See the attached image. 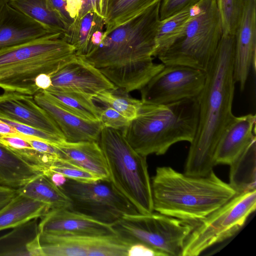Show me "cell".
<instances>
[{
	"label": "cell",
	"instance_id": "obj_1",
	"mask_svg": "<svg viewBox=\"0 0 256 256\" xmlns=\"http://www.w3.org/2000/svg\"><path fill=\"white\" fill-rule=\"evenodd\" d=\"M161 0L108 34L101 44L80 56L116 88L140 90L164 66L153 62Z\"/></svg>",
	"mask_w": 256,
	"mask_h": 256
},
{
	"label": "cell",
	"instance_id": "obj_2",
	"mask_svg": "<svg viewBox=\"0 0 256 256\" xmlns=\"http://www.w3.org/2000/svg\"><path fill=\"white\" fill-rule=\"evenodd\" d=\"M235 36L222 34L214 56L205 71L204 86L198 96L199 116L190 144L184 174L204 176L215 166L214 156L218 141L234 117L232 112L235 84L234 61Z\"/></svg>",
	"mask_w": 256,
	"mask_h": 256
},
{
	"label": "cell",
	"instance_id": "obj_3",
	"mask_svg": "<svg viewBox=\"0 0 256 256\" xmlns=\"http://www.w3.org/2000/svg\"><path fill=\"white\" fill-rule=\"evenodd\" d=\"M154 210L180 220L200 221L236 194L213 170L192 176L159 166L151 182Z\"/></svg>",
	"mask_w": 256,
	"mask_h": 256
},
{
	"label": "cell",
	"instance_id": "obj_4",
	"mask_svg": "<svg viewBox=\"0 0 256 256\" xmlns=\"http://www.w3.org/2000/svg\"><path fill=\"white\" fill-rule=\"evenodd\" d=\"M198 116V97L166 104L142 102L136 116L122 132L138 154L162 155L176 143L192 142Z\"/></svg>",
	"mask_w": 256,
	"mask_h": 256
},
{
	"label": "cell",
	"instance_id": "obj_5",
	"mask_svg": "<svg viewBox=\"0 0 256 256\" xmlns=\"http://www.w3.org/2000/svg\"><path fill=\"white\" fill-rule=\"evenodd\" d=\"M57 33L0 49V88L34 96L40 90L34 80L51 76L76 55L74 47Z\"/></svg>",
	"mask_w": 256,
	"mask_h": 256
},
{
	"label": "cell",
	"instance_id": "obj_6",
	"mask_svg": "<svg viewBox=\"0 0 256 256\" xmlns=\"http://www.w3.org/2000/svg\"><path fill=\"white\" fill-rule=\"evenodd\" d=\"M98 144L106 160L110 180L116 188L138 213L153 212L146 156L134 150L119 130L102 128Z\"/></svg>",
	"mask_w": 256,
	"mask_h": 256
},
{
	"label": "cell",
	"instance_id": "obj_7",
	"mask_svg": "<svg viewBox=\"0 0 256 256\" xmlns=\"http://www.w3.org/2000/svg\"><path fill=\"white\" fill-rule=\"evenodd\" d=\"M222 34L216 0H202L181 36L157 58L164 65H184L205 72Z\"/></svg>",
	"mask_w": 256,
	"mask_h": 256
},
{
	"label": "cell",
	"instance_id": "obj_8",
	"mask_svg": "<svg viewBox=\"0 0 256 256\" xmlns=\"http://www.w3.org/2000/svg\"><path fill=\"white\" fill-rule=\"evenodd\" d=\"M112 226L130 244H144L164 256H182L184 242L194 227L187 221L158 212L126 215Z\"/></svg>",
	"mask_w": 256,
	"mask_h": 256
},
{
	"label": "cell",
	"instance_id": "obj_9",
	"mask_svg": "<svg viewBox=\"0 0 256 256\" xmlns=\"http://www.w3.org/2000/svg\"><path fill=\"white\" fill-rule=\"evenodd\" d=\"M256 208V190L236 194L194 227L184 244L182 256H197L235 235Z\"/></svg>",
	"mask_w": 256,
	"mask_h": 256
},
{
	"label": "cell",
	"instance_id": "obj_10",
	"mask_svg": "<svg viewBox=\"0 0 256 256\" xmlns=\"http://www.w3.org/2000/svg\"><path fill=\"white\" fill-rule=\"evenodd\" d=\"M61 189L71 202L68 209L112 225L123 216L138 213L110 180L83 182L67 178Z\"/></svg>",
	"mask_w": 256,
	"mask_h": 256
},
{
	"label": "cell",
	"instance_id": "obj_11",
	"mask_svg": "<svg viewBox=\"0 0 256 256\" xmlns=\"http://www.w3.org/2000/svg\"><path fill=\"white\" fill-rule=\"evenodd\" d=\"M204 71L188 66L164 65L140 89L141 101L166 104L198 97L206 80Z\"/></svg>",
	"mask_w": 256,
	"mask_h": 256
},
{
	"label": "cell",
	"instance_id": "obj_12",
	"mask_svg": "<svg viewBox=\"0 0 256 256\" xmlns=\"http://www.w3.org/2000/svg\"><path fill=\"white\" fill-rule=\"evenodd\" d=\"M44 256H128L131 246L117 234L54 235L40 234Z\"/></svg>",
	"mask_w": 256,
	"mask_h": 256
},
{
	"label": "cell",
	"instance_id": "obj_13",
	"mask_svg": "<svg viewBox=\"0 0 256 256\" xmlns=\"http://www.w3.org/2000/svg\"><path fill=\"white\" fill-rule=\"evenodd\" d=\"M49 88L81 93L94 98L100 92L117 88L100 70L75 55L52 76Z\"/></svg>",
	"mask_w": 256,
	"mask_h": 256
},
{
	"label": "cell",
	"instance_id": "obj_14",
	"mask_svg": "<svg viewBox=\"0 0 256 256\" xmlns=\"http://www.w3.org/2000/svg\"><path fill=\"white\" fill-rule=\"evenodd\" d=\"M234 36V78L242 91L250 69L256 70V0H245L242 15Z\"/></svg>",
	"mask_w": 256,
	"mask_h": 256
},
{
	"label": "cell",
	"instance_id": "obj_15",
	"mask_svg": "<svg viewBox=\"0 0 256 256\" xmlns=\"http://www.w3.org/2000/svg\"><path fill=\"white\" fill-rule=\"evenodd\" d=\"M0 118L26 124L64 139L58 125L37 104L32 95L4 91L0 95Z\"/></svg>",
	"mask_w": 256,
	"mask_h": 256
},
{
	"label": "cell",
	"instance_id": "obj_16",
	"mask_svg": "<svg viewBox=\"0 0 256 256\" xmlns=\"http://www.w3.org/2000/svg\"><path fill=\"white\" fill-rule=\"evenodd\" d=\"M40 234L104 236L116 234L112 225L68 208L50 210L40 218Z\"/></svg>",
	"mask_w": 256,
	"mask_h": 256
},
{
	"label": "cell",
	"instance_id": "obj_17",
	"mask_svg": "<svg viewBox=\"0 0 256 256\" xmlns=\"http://www.w3.org/2000/svg\"><path fill=\"white\" fill-rule=\"evenodd\" d=\"M37 104L54 121L66 142L99 141L102 128L100 121L84 119L62 108L40 90L34 95Z\"/></svg>",
	"mask_w": 256,
	"mask_h": 256
},
{
	"label": "cell",
	"instance_id": "obj_18",
	"mask_svg": "<svg viewBox=\"0 0 256 256\" xmlns=\"http://www.w3.org/2000/svg\"><path fill=\"white\" fill-rule=\"evenodd\" d=\"M256 116L252 114L235 116L222 133L215 150L214 165L228 164L256 142Z\"/></svg>",
	"mask_w": 256,
	"mask_h": 256
},
{
	"label": "cell",
	"instance_id": "obj_19",
	"mask_svg": "<svg viewBox=\"0 0 256 256\" xmlns=\"http://www.w3.org/2000/svg\"><path fill=\"white\" fill-rule=\"evenodd\" d=\"M54 33L8 3L0 6V49ZM60 34V33H59Z\"/></svg>",
	"mask_w": 256,
	"mask_h": 256
},
{
	"label": "cell",
	"instance_id": "obj_20",
	"mask_svg": "<svg viewBox=\"0 0 256 256\" xmlns=\"http://www.w3.org/2000/svg\"><path fill=\"white\" fill-rule=\"evenodd\" d=\"M60 159L76 165L100 178L110 180L104 152L96 142H76L62 141L54 144Z\"/></svg>",
	"mask_w": 256,
	"mask_h": 256
},
{
	"label": "cell",
	"instance_id": "obj_21",
	"mask_svg": "<svg viewBox=\"0 0 256 256\" xmlns=\"http://www.w3.org/2000/svg\"><path fill=\"white\" fill-rule=\"evenodd\" d=\"M38 220L14 228L0 236V256H44Z\"/></svg>",
	"mask_w": 256,
	"mask_h": 256
},
{
	"label": "cell",
	"instance_id": "obj_22",
	"mask_svg": "<svg viewBox=\"0 0 256 256\" xmlns=\"http://www.w3.org/2000/svg\"><path fill=\"white\" fill-rule=\"evenodd\" d=\"M49 210L47 204L18 193L0 209V231L40 218Z\"/></svg>",
	"mask_w": 256,
	"mask_h": 256
},
{
	"label": "cell",
	"instance_id": "obj_23",
	"mask_svg": "<svg viewBox=\"0 0 256 256\" xmlns=\"http://www.w3.org/2000/svg\"><path fill=\"white\" fill-rule=\"evenodd\" d=\"M44 174L39 168L0 144V180L2 186L14 188Z\"/></svg>",
	"mask_w": 256,
	"mask_h": 256
},
{
	"label": "cell",
	"instance_id": "obj_24",
	"mask_svg": "<svg viewBox=\"0 0 256 256\" xmlns=\"http://www.w3.org/2000/svg\"><path fill=\"white\" fill-rule=\"evenodd\" d=\"M229 184L236 194L256 190V142L230 164Z\"/></svg>",
	"mask_w": 256,
	"mask_h": 256
},
{
	"label": "cell",
	"instance_id": "obj_25",
	"mask_svg": "<svg viewBox=\"0 0 256 256\" xmlns=\"http://www.w3.org/2000/svg\"><path fill=\"white\" fill-rule=\"evenodd\" d=\"M18 194L47 204L50 210L68 208L71 202L60 188L42 174L17 188Z\"/></svg>",
	"mask_w": 256,
	"mask_h": 256
},
{
	"label": "cell",
	"instance_id": "obj_26",
	"mask_svg": "<svg viewBox=\"0 0 256 256\" xmlns=\"http://www.w3.org/2000/svg\"><path fill=\"white\" fill-rule=\"evenodd\" d=\"M42 91L64 110L85 120L100 121L102 108L95 104L92 97L79 92L50 88Z\"/></svg>",
	"mask_w": 256,
	"mask_h": 256
},
{
	"label": "cell",
	"instance_id": "obj_27",
	"mask_svg": "<svg viewBox=\"0 0 256 256\" xmlns=\"http://www.w3.org/2000/svg\"><path fill=\"white\" fill-rule=\"evenodd\" d=\"M106 18L94 12L74 19L64 40L72 46L76 55L82 56L88 52L90 40L95 32L105 28Z\"/></svg>",
	"mask_w": 256,
	"mask_h": 256
},
{
	"label": "cell",
	"instance_id": "obj_28",
	"mask_svg": "<svg viewBox=\"0 0 256 256\" xmlns=\"http://www.w3.org/2000/svg\"><path fill=\"white\" fill-rule=\"evenodd\" d=\"M196 6L180 11L160 21L153 57L164 52L182 34L194 16Z\"/></svg>",
	"mask_w": 256,
	"mask_h": 256
},
{
	"label": "cell",
	"instance_id": "obj_29",
	"mask_svg": "<svg viewBox=\"0 0 256 256\" xmlns=\"http://www.w3.org/2000/svg\"><path fill=\"white\" fill-rule=\"evenodd\" d=\"M8 3L52 32L61 34L64 38L66 34V25L51 8L47 0H10Z\"/></svg>",
	"mask_w": 256,
	"mask_h": 256
},
{
	"label": "cell",
	"instance_id": "obj_30",
	"mask_svg": "<svg viewBox=\"0 0 256 256\" xmlns=\"http://www.w3.org/2000/svg\"><path fill=\"white\" fill-rule=\"evenodd\" d=\"M160 0H110L106 18L105 35L130 20Z\"/></svg>",
	"mask_w": 256,
	"mask_h": 256
},
{
	"label": "cell",
	"instance_id": "obj_31",
	"mask_svg": "<svg viewBox=\"0 0 256 256\" xmlns=\"http://www.w3.org/2000/svg\"><path fill=\"white\" fill-rule=\"evenodd\" d=\"M124 90L116 88L102 91L93 98L106 106L110 107L122 116L132 120L137 114L142 104L141 100L130 97Z\"/></svg>",
	"mask_w": 256,
	"mask_h": 256
},
{
	"label": "cell",
	"instance_id": "obj_32",
	"mask_svg": "<svg viewBox=\"0 0 256 256\" xmlns=\"http://www.w3.org/2000/svg\"><path fill=\"white\" fill-rule=\"evenodd\" d=\"M222 32L234 35L244 10L245 0H216Z\"/></svg>",
	"mask_w": 256,
	"mask_h": 256
},
{
	"label": "cell",
	"instance_id": "obj_33",
	"mask_svg": "<svg viewBox=\"0 0 256 256\" xmlns=\"http://www.w3.org/2000/svg\"><path fill=\"white\" fill-rule=\"evenodd\" d=\"M48 170L62 174L66 178L89 182L100 179L91 172L62 159L56 160Z\"/></svg>",
	"mask_w": 256,
	"mask_h": 256
},
{
	"label": "cell",
	"instance_id": "obj_34",
	"mask_svg": "<svg viewBox=\"0 0 256 256\" xmlns=\"http://www.w3.org/2000/svg\"><path fill=\"white\" fill-rule=\"evenodd\" d=\"M0 119L14 127L21 134L38 138L52 144L65 140L64 138L58 136L42 131L26 124L7 119L1 118Z\"/></svg>",
	"mask_w": 256,
	"mask_h": 256
},
{
	"label": "cell",
	"instance_id": "obj_35",
	"mask_svg": "<svg viewBox=\"0 0 256 256\" xmlns=\"http://www.w3.org/2000/svg\"><path fill=\"white\" fill-rule=\"evenodd\" d=\"M100 121L102 128H110L122 131L126 127L130 120L114 108H102L100 114Z\"/></svg>",
	"mask_w": 256,
	"mask_h": 256
},
{
	"label": "cell",
	"instance_id": "obj_36",
	"mask_svg": "<svg viewBox=\"0 0 256 256\" xmlns=\"http://www.w3.org/2000/svg\"><path fill=\"white\" fill-rule=\"evenodd\" d=\"M202 0H161L160 20H164L180 11L196 6Z\"/></svg>",
	"mask_w": 256,
	"mask_h": 256
},
{
	"label": "cell",
	"instance_id": "obj_37",
	"mask_svg": "<svg viewBox=\"0 0 256 256\" xmlns=\"http://www.w3.org/2000/svg\"><path fill=\"white\" fill-rule=\"evenodd\" d=\"M47 0L51 8L58 14L64 22L68 31L69 28L73 24L74 19L70 18L66 10V0Z\"/></svg>",
	"mask_w": 256,
	"mask_h": 256
},
{
	"label": "cell",
	"instance_id": "obj_38",
	"mask_svg": "<svg viewBox=\"0 0 256 256\" xmlns=\"http://www.w3.org/2000/svg\"><path fill=\"white\" fill-rule=\"evenodd\" d=\"M128 256H164L162 253L142 244H132L128 251Z\"/></svg>",
	"mask_w": 256,
	"mask_h": 256
},
{
	"label": "cell",
	"instance_id": "obj_39",
	"mask_svg": "<svg viewBox=\"0 0 256 256\" xmlns=\"http://www.w3.org/2000/svg\"><path fill=\"white\" fill-rule=\"evenodd\" d=\"M18 194L17 188L0 186V209Z\"/></svg>",
	"mask_w": 256,
	"mask_h": 256
},
{
	"label": "cell",
	"instance_id": "obj_40",
	"mask_svg": "<svg viewBox=\"0 0 256 256\" xmlns=\"http://www.w3.org/2000/svg\"><path fill=\"white\" fill-rule=\"evenodd\" d=\"M90 12H94L98 14L96 9V0H82L81 8L76 18H82Z\"/></svg>",
	"mask_w": 256,
	"mask_h": 256
},
{
	"label": "cell",
	"instance_id": "obj_41",
	"mask_svg": "<svg viewBox=\"0 0 256 256\" xmlns=\"http://www.w3.org/2000/svg\"><path fill=\"white\" fill-rule=\"evenodd\" d=\"M66 10L71 18L75 19L78 16L82 6V0H66Z\"/></svg>",
	"mask_w": 256,
	"mask_h": 256
},
{
	"label": "cell",
	"instance_id": "obj_42",
	"mask_svg": "<svg viewBox=\"0 0 256 256\" xmlns=\"http://www.w3.org/2000/svg\"><path fill=\"white\" fill-rule=\"evenodd\" d=\"M35 84L40 89L44 90L52 86L50 76L46 74L38 75L34 80Z\"/></svg>",
	"mask_w": 256,
	"mask_h": 256
},
{
	"label": "cell",
	"instance_id": "obj_43",
	"mask_svg": "<svg viewBox=\"0 0 256 256\" xmlns=\"http://www.w3.org/2000/svg\"><path fill=\"white\" fill-rule=\"evenodd\" d=\"M48 176L52 182L58 187L62 186L66 182L67 178L62 174L57 172H53L48 170L44 172Z\"/></svg>",
	"mask_w": 256,
	"mask_h": 256
},
{
	"label": "cell",
	"instance_id": "obj_44",
	"mask_svg": "<svg viewBox=\"0 0 256 256\" xmlns=\"http://www.w3.org/2000/svg\"><path fill=\"white\" fill-rule=\"evenodd\" d=\"M19 134L14 127L0 119V134L17 135Z\"/></svg>",
	"mask_w": 256,
	"mask_h": 256
},
{
	"label": "cell",
	"instance_id": "obj_45",
	"mask_svg": "<svg viewBox=\"0 0 256 256\" xmlns=\"http://www.w3.org/2000/svg\"><path fill=\"white\" fill-rule=\"evenodd\" d=\"M110 0H96V9L98 14L106 18Z\"/></svg>",
	"mask_w": 256,
	"mask_h": 256
},
{
	"label": "cell",
	"instance_id": "obj_46",
	"mask_svg": "<svg viewBox=\"0 0 256 256\" xmlns=\"http://www.w3.org/2000/svg\"><path fill=\"white\" fill-rule=\"evenodd\" d=\"M10 0H0V6L3 4L8 3Z\"/></svg>",
	"mask_w": 256,
	"mask_h": 256
},
{
	"label": "cell",
	"instance_id": "obj_47",
	"mask_svg": "<svg viewBox=\"0 0 256 256\" xmlns=\"http://www.w3.org/2000/svg\"><path fill=\"white\" fill-rule=\"evenodd\" d=\"M2 186V184H1V182H0V186Z\"/></svg>",
	"mask_w": 256,
	"mask_h": 256
}]
</instances>
